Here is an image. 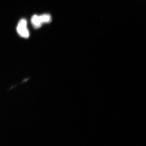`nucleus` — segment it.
Listing matches in <instances>:
<instances>
[{
	"instance_id": "nucleus-2",
	"label": "nucleus",
	"mask_w": 146,
	"mask_h": 146,
	"mask_svg": "<svg viewBox=\"0 0 146 146\" xmlns=\"http://www.w3.org/2000/svg\"><path fill=\"white\" fill-rule=\"evenodd\" d=\"M32 24L35 29H37L40 27L43 24L40 16L34 15L31 19Z\"/></svg>"
},
{
	"instance_id": "nucleus-3",
	"label": "nucleus",
	"mask_w": 146,
	"mask_h": 146,
	"mask_svg": "<svg viewBox=\"0 0 146 146\" xmlns=\"http://www.w3.org/2000/svg\"><path fill=\"white\" fill-rule=\"evenodd\" d=\"M40 16L43 24L49 23L52 21V17L49 14H43Z\"/></svg>"
},
{
	"instance_id": "nucleus-1",
	"label": "nucleus",
	"mask_w": 146,
	"mask_h": 146,
	"mask_svg": "<svg viewBox=\"0 0 146 146\" xmlns=\"http://www.w3.org/2000/svg\"><path fill=\"white\" fill-rule=\"evenodd\" d=\"M17 31L21 37L27 38L30 36V32L27 27V21L25 19L19 21L17 27Z\"/></svg>"
}]
</instances>
